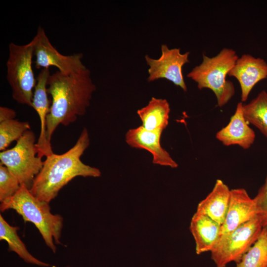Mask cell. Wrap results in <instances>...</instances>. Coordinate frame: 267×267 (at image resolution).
Returning a JSON list of instances; mask_svg holds the SVG:
<instances>
[{"label":"cell","instance_id":"6da1fadb","mask_svg":"<svg viewBox=\"0 0 267 267\" xmlns=\"http://www.w3.org/2000/svg\"><path fill=\"white\" fill-rule=\"evenodd\" d=\"M87 68L76 73L66 74L57 71L50 75L47 91L51 102L46 123V139H51L59 125L67 126L84 115L96 90Z\"/></svg>","mask_w":267,"mask_h":267},{"label":"cell","instance_id":"7a4b0ae2","mask_svg":"<svg viewBox=\"0 0 267 267\" xmlns=\"http://www.w3.org/2000/svg\"><path fill=\"white\" fill-rule=\"evenodd\" d=\"M89 143L88 131L84 128L75 144L68 151L46 157L29 189L31 193L39 200L49 203L75 178L99 177L101 173L98 168L84 164L81 159Z\"/></svg>","mask_w":267,"mask_h":267},{"label":"cell","instance_id":"3957f363","mask_svg":"<svg viewBox=\"0 0 267 267\" xmlns=\"http://www.w3.org/2000/svg\"><path fill=\"white\" fill-rule=\"evenodd\" d=\"M13 210L25 222L33 223L39 231L46 245L55 253V245L62 244L60 238L63 218L51 212L49 203L35 197L26 187L21 185L12 197L0 203V210Z\"/></svg>","mask_w":267,"mask_h":267},{"label":"cell","instance_id":"277c9868","mask_svg":"<svg viewBox=\"0 0 267 267\" xmlns=\"http://www.w3.org/2000/svg\"><path fill=\"white\" fill-rule=\"evenodd\" d=\"M238 58L235 51L224 48L216 56L203 54L202 63L195 66L187 77L197 84L199 89L208 88L215 93L218 105L226 104L235 93L233 84L226 80V75Z\"/></svg>","mask_w":267,"mask_h":267},{"label":"cell","instance_id":"5b68a950","mask_svg":"<svg viewBox=\"0 0 267 267\" xmlns=\"http://www.w3.org/2000/svg\"><path fill=\"white\" fill-rule=\"evenodd\" d=\"M34 49L31 42L24 45L10 43L6 63V80L12 97L18 103L32 107L37 79L32 68Z\"/></svg>","mask_w":267,"mask_h":267},{"label":"cell","instance_id":"8992f818","mask_svg":"<svg viewBox=\"0 0 267 267\" xmlns=\"http://www.w3.org/2000/svg\"><path fill=\"white\" fill-rule=\"evenodd\" d=\"M16 141L13 147L0 152V164L17 178L21 185L30 189L44 161L38 156L36 135L32 130L26 132Z\"/></svg>","mask_w":267,"mask_h":267},{"label":"cell","instance_id":"52a82bcc","mask_svg":"<svg viewBox=\"0 0 267 267\" xmlns=\"http://www.w3.org/2000/svg\"><path fill=\"white\" fill-rule=\"evenodd\" d=\"M263 227L257 217L234 230L222 235L211 251V259L217 267H225L231 262L238 263L257 240Z\"/></svg>","mask_w":267,"mask_h":267},{"label":"cell","instance_id":"ba28073f","mask_svg":"<svg viewBox=\"0 0 267 267\" xmlns=\"http://www.w3.org/2000/svg\"><path fill=\"white\" fill-rule=\"evenodd\" d=\"M31 42L36 57V68H49L54 66L61 73L70 74L87 68L82 62L83 53L68 55L61 54L51 44L41 26L38 27L36 35Z\"/></svg>","mask_w":267,"mask_h":267},{"label":"cell","instance_id":"9c48e42d","mask_svg":"<svg viewBox=\"0 0 267 267\" xmlns=\"http://www.w3.org/2000/svg\"><path fill=\"white\" fill-rule=\"evenodd\" d=\"M161 56L157 59L147 55L145 56L147 64L149 66L148 82L166 79L186 91L187 87L183 79L182 67L189 62V52L182 54L179 48L169 49L166 44L161 45Z\"/></svg>","mask_w":267,"mask_h":267},{"label":"cell","instance_id":"30bf717a","mask_svg":"<svg viewBox=\"0 0 267 267\" xmlns=\"http://www.w3.org/2000/svg\"><path fill=\"white\" fill-rule=\"evenodd\" d=\"M162 132L148 131L140 126L129 130L125 134V141L132 147L150 152L154 164L177 168L178 164L161 144Z\"/></svg>","mask_w":267,"mask_h":267},{"label":"cell","instance_id":"8fae6325","mask_svg":"<svg viewBox=\"0 0 267 267\" xmlns=\"http://www.w3.org/2000/svg\"><path fill=\"white\" fill-rule=\"evenodd\" d=\"M50 75L49 68L41 69L36 79L32 99V107L37 113L40 121V133L36 145L38 156L41 157H47L53 153L46 135V118L50 107L47 91V81Z\"/></svg>","mask_w":267,"mask_h":267},{"label":"cell","instance_id":"7c38bea8","mask_svg":"<svg viewBox=\"0 0 267 267\" xmlns=\"http://www.w3.org/2000/svg\"><path fill=\"white\" fill-rule=\"evenodd\" d=\"M228 75L238 80L241 88V101H245L256 84L267 78V63L260 57L244 54L238 57Z\"/></svg>","mask_w":267,"mask_h":267},{"label":"cell","instance_id":"4fadbf2b","mask_svg":"<svg viewBox=\"0 0 267 267\" xmlns=\"http://www.w3.org/2000/svg\"><path fill=\"white\" fill-rule=\"evenodd\" d=\"M257 216L253 198L243 188L230 191L229 206L223 223L221 225L220 236L231 231Z\"/></svg>","mask_w":267,"mask_h":267},{"label":"cell","instance_id":"5bb4252c","mask_svg":"<svg viewBox=\"0 0 267 267\" xmlns=\"http://www.w3.org/2000/svg\"><path fill=\"white\" fill-rule=\"evenodd\" d=\"M243 105L237 104L229 123L217 133L216 138L225 146L238 145L247 149L254 143L255 134L244 118Z\"/></svg>","mask_w":267,"mask_h":267},{"label":"cell","instance_id":"9a60e30c","mask_svg":"<svg viewBox=\"0 0 267 267\" xmlns=\"http://www.w3.org/2000/svg\"><path fill=\"white\" fill-rule=\"evenodd\" d=\"M221 225L209 217L195 212L191 218L189 229L194 239L197 255L211 252L216 245Z\"/></svg>","mask_w":267,"mask_h":267},{"label":"cell","instance_id":"2e32d148","mask_svg":"<svg viewBox=\"0 0 267 267\" xmlns=\"http://www.w3.org/2000/svg\"><path fill=\"white\" fill-rule=\"evenodd\" d=\"M230 191L222 180L217 179L212 190L198 203L196 212L209 217L222 225L227 214Z\"/></svg>","mask_w":267,"mask_h":267},{"label":"cell","instance_id":"e0dca14e","mask_svg":"<svg viewBox=\"0 0 267 267\" xmlns=\"http://www.w3.org/2000/svg\"><path fill=\"white\" fill-rule=\"evenodd\" d=\"M170 112V105L166 99L152 97L145 106L137 111V114L144 129L163 132L168 125Z\"/></svg>","mask_w":267,"mask_h":267},{"label":"cell","instance_id":"ac0fdd59","mask_svg":"<svg viewBox=\"0 0 267 267\" xmlns=\"http://www.w3.org/2000/svg\"><path fill=\"white\" fill-rule=\"evenodd\" d=\"M19 229V227L10 225L0 214V240L7 243L9 251L15 253L28 264L43 267H51L50 264L38 260L28 251L17 234Z\"/></svg>","mask_w":267,"mask_h":267},{"label":"cell","instance_id":"d6986e66","mask_svg":"<svg viewBox=\"0 0 267 267\" xmlns=\"http://www.w3.org/2000/svg\"><path fill=\"white\" fill-rule=\"evenodd\" d=\"M243 110L246 120L267 138V92L262 90L249 103L243 104Z\"/></svg>","mask_w":267,"mask_h":267},{"label":"cell","instance_id":"ffe728a7","mask_svg":"<svg viewBox=\"0 0 267 267\" xmlns=\"http://www.w3.org/2000/svg\"><path fill=\"white\" fill-rule=\"evenodd\" d=\"M236 267H267V233L263 229L257 240Z\"/></svg>","mask_w":267,"mask_h":267},{"label":"cell","instance_id":"44dd1931","mask_svg":"<svg viewBox=\"0 0 267 267\" xmlns=\"http://www.w3.org/2000/svg\"><path fill=\"white\" fill-rule=\"evenodd\" d=\"M30 129V125L27 121L14 119L0 122V150H6L13 141L18 140Z\"/></svg>","mask_w":267,"mask_h":267},{"label":"cell","instance_id":"7402d4cb","mask_svg":"<svg viewBox=\"0 0 267 267\" xmlns=\"http://www.w3.org/2000/svg\"><path fill=\"white\" fill-rule=\"evenodd\" d=\"M17 178L4 165L0 164V202L14 196L21 187Z\"/></svg>","mask_w":267,"mask_h":267},{"label":"cell","instance_id":"603a6c76","mask_svg":"<svg viewBox=\"0 0 267 267\" xmlns=\"http://www.w3.org/2000/svg\"><path fill=\"white\" fill-rule=\"evenodd\" d=\"M258 218L263 229L267 233V176L264 184L253 198Z\"/></svg>","mask_w":267,"mask_h":267},{"label":"cell","instance_id":"cb8c5ba5","mask_svg":"<svg viewBox=\"0 0 267 267\" xmlns=\"http://www.w3.org/2000/svg\"><path fill=\"white\" fill-rule=\"evenodd\" d=\"M16 115V112L13 109L4 106L0 107V122L14 119Z\"/></svg>","mask_w":267,"mask_h":267},{"label":"cell","instance_id":"d4e9b609","mask_svg":"<svg viewBox=\"0 0 267 267\" xmlns=\"http://www.w3.org/2000/svg\"><path fill=\"white\" fill-rule=\"evenodd\" d=\"M69 267V266H66V267Z\"/></svg>","mask_w":267,"mask_h":267}]
</instances>
